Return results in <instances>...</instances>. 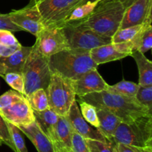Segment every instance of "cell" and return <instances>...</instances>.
Listing matches in <instances>:
<instances>
[{"label":"cell","instance_id":"cell-1","mask_svg":"<svg viewBox=\"0 0 152 152\" xmlns=\"http://www.w3.org/2000/svg\"><path fill=\"white\" fill-rule=\"evenodd\" d=\"M79 99L89 103L95 108L108 110L123 122H130L144 115L152 114L151 112L140 104L135 98L113 93L108 90L88 94L79 97Z\"/></svg>","mask_w":152,"mask_h":152},{"label":"cell","instance_id":"cell-2","mask_svg":"<svg viewBox=\"0 0 152 152\" xmlns=\"http://www.w3.org/2000/svg\"><path fill=\"white\" fill-rule=\"evenodd\" d=\"M52 73L75 80L83 75L98 66L91 58L90 51L81 49H68L48 58Z\"/></svg>","mask_w":152,"mask_h":152},{"label":"cell","instance_id":"cell-3","mask_svg":"<svg viewBox=\"0 0 152 152\" xmlns=\"http://www.w3.org/2000/svg\"><path fill=\"white\" fill-rule=\"evenodd\" d=\"M125 10L123 4L117 0H104L98 3L86 19L76 22L100 35L112 37L120 28Z\"/></svg>","mask_w":152,"mask_h":152},{"label":"cell","instance_id":"cell-4","mask_svg":"<svg viewBox=\"0 0 152 152\" xmlns=\"http://www.w3.org/2000/svg\"><path fill=\"white\" fill-rule=\"evenodd\" d=\"M48 58L42 55L35 46L28 55L22 74L24 78V95L28 97L39 89H47L52 72L48 63Z\"/></svg>","mask_w":152,"mask_h":152},{"label":"cell","instance_id":"cell-5","mask_svg":"<svg viewBox=\"0 0 152 152\" xmlns=\"http://www.w3.org/2000/svg\"><path fill=\"white\" fill-rule=\"evenodd\" d=\"M112 142L136 147H152V114L140 116L130 122L119 125Z\"/></svg>","mask_w":152,"mask_h":152},{"label":"cell","instance_id":"cell-6","mask_svg":"<svg viewBox=\"0 0 152 152\" xmlns=\"http://www.w3.org/2000/svg\"><path fill=\"white\" fill-rule=\"evenodd\" d=\"M45 91L50 108L59 116L65 117L76 100L72 80L56 73H52Z\"/></svg>","mask_w":152,"mask_h":152},{"label":"cell","instance_id":"cell-7","mask_svg":"<svg viewBox=\"0 0 152 152\" xmlns=\"http://www.w3.org/2000/svg\"><path fill=\"white\" fill-rule=\"evenodd\" d=\"M61 26L63 28L70 49L91 51L98 46L111 43V37L100 35L78 22L63 23Z\"/></svg>","mask_w":152,"mask_h":152},{"label":"cell","instance_id":"cell-8","mask_svg":"<svg viewBox=\"0 0 152 152\" xmlns=\"http://www.w3.org/2000/svg\"><path fill=\"white\" fill-rule=\"evenodd\" d=\"M81 0H37L35 4L45 28L61 26Z\"/></svg>","mask_w":152,"mask_h":152},{"label":"cell","instance_id":"cell-9","mask_svg":"<svg viewBox=\"0 0 152 152\" xmlns=\"http://www.w3.org/2000/svg\"><path fill=\"white\" fill-rule=\"evenodd\" d=\"M36 37L34 46L39 52L47 58L70 49L62 26L45 28Z\"/></svg>","mask_w":152,"mask_h":152},{"label":"cell","instance_id":"cell-10","mask_svg":"<svg viewBox=\"0 0 152 152\" xmlns=\"http://www.w3.org/2000/svg\"><path fill=\"white\" fill-rule=\"evenodd\" d=\"M8 14L14 25L35 37H37L45 28L39 12L34 3H30L28 6L19 10H12Z\"/></svg>","mask_w":152,"mask_h":152},{"label":"cell","instance_id":"cell-11","mask_svg":"<svg viewBox=\"0 0 152 152\" xmlns=\"http://www.w3.org/2000/svg\"><path fill=\"white\" fill-rule=\"evenodd\" d=\"M66 119L71 124L74 131L83 138L86 139L98 140V141L108 142V140L99 132L97 128L91 126L88 123L80 113L78 103L77 99L74 101L70 108L69 112L66 116Z\"/></svg>","mask_w":152,"mask_h":152},{"label":"cell","instance_id":"cell-12","mask_svg":"<svg viewBox=\"0 0 152 152\" xmlns=\"http://www.w3.org/2000/svg\"><path fill=\"white\" fill-rule=\"evenodd\" d=\"M0 114L5 121L13 124L17 128L28 126L36 120L34 110L26 98L0 110Z\"/></svg>","mask_w":152,"mask_h":152},{"label":"cell","instance_id":"cell-13","mask_svg":"<svg viewBox=\"0 0 152 152\" xmlns=\"http://www.w3.org/2000/svg\"><path fill=\"white\" fill-rule=\"evenodd\" d=\"M76 95L83 97L88 94L106 90L108 85L96 69L85 73L80 78L72 80Z\"/></svg>","mask_w":152,"mask_h":152},{"label":"cell","instance_id":"cell-14","mask_svg":"<svg viewBox=\"0 0 152 152\" xmlns=\"http://www.w3.org/2000/svg\"><path fill=\"white\" fill-rule=\"evenodd\" d=\"M152 0H134L125 10L120 28L141 25L151 16Z\"/></svg>","mask_w":152,"mask_h":152},{"label":"cell","instance_id":"cell-15","mask_svg":"<svg viewBox=\"0 0 152 152\" xmlns=\"http://www.w3.org/2000/svg\"><path fill=\"white\" fill-rule=\"evenodd\" d=\"M74 131L65 116H59L50 141L55 152L71 151V140Z\"/></svg>","mask_w":152,"mask_h":152},{"label":"cell","instance_id":"cell-16","mask_svg":"<svg viewBox=\"0 0 152 152\" xmlns=\"http://www.w3.org/2000/svg\"><path fill=\"white\" fill-rule=\"evenodd\" d=\"M18 128L31 140L38 152H55L51 141L42 131L36 120L28 126Z\"/></svg>","mask_w":152,"mask_h":152},{"label":"cell","instance_id":"cell-17","mask_svg":"<svg viewBox=\"0 0 152 152\" xmlns=\"http://www.w3.org/2000/svg\"><path fill=\"white\" fill-rule=\"evenodd\" d=\"M91 58L97 66L125 58L128 55L120 52L114 43L103 45L90 51Z\"/></svg>","mask_w":152,"mask_h":152},{"label":"cell","instance_id":"cell-18","mask_svg":"<svg viewBox=\"0 0 152 152\" xmlns=\"http://www.w3.org/2000/svg\"><path fill=\"white\" fill-rule=\"evenodd\" d=\"M96 110L99 120L97 129L108 141L112 142L114 132L123 121L114 113L105 109L96 108Z\"/></svg>","mask_w":152,"mask_h":152},{"label":"cell","instance_id":"cell-19","mask_svg":"<svg viewBox=\"0 0 152 152\" xmlns=\"http://www.w3.org/2000/svg\"><path fill=\"white\" fill-rule=\"evenodd\" d=\"M32 46H22L7 58H0V62L4 66L7 72L22 73Z\"/></svg>","mask_w":152,"mask_h":152},{"label":"cell","instance_id":"cell-20","mask_svg":"<svg viewBox=\"0 0 152 152\" xmlns=\"http://www.w3.org/2000/svg\"><path fill=\"white\" fill-rule=\"evenodd\" d=\"M133 57L137 66L139 72L140 86H152V62L148 60L144 54L139 51L133 52L131 55Z\"/></svg>","mask_w":152,"mask_h":152},{"label":"cell","instance_id":"cell-21","mask_svg":"<svg viewBox=\"0 0 152 152\" xmlns=\"http://www.w3.org/2000/svg\"><path fill=\"white\" fill-rule=\"evenodd\" d=\"M36 122L40 127L42 131L48 136L49 139H51L53 135L55 125L59 118V115L56 114L51 108L43 111H34Z\"/></svg>","mask_w":152,"mask_h":152},{"label":"cell","instance_id":"cell-22","mask_svg":"<svg viewBox=\"0 0 152 152\" xmlns=\"http://www.w3.org/2000/svg\"><path fill=\"white\" fill-rule=\"evenodd\" d=\"M21 46L11 31L0 30V58L10 56Z\"/></svg>","mask_w":152,"mask_h":152},{"label":"cell","instance_id":"cell-23","mask_svg":"<svg viewBox=\"0 0 152 152\" xmlns=\"http://www.w3.org/2000/svg\"><path fill=\"white\" fill-rule=\"evenodd\" d=\"M99 2V1H88V2L84 3V4L77 6L71 11L69 16L67 17V19L64 21L63 23L80 22V21L83 20L93 12V10H94L95 7H96Z\"/></svg>","mask_w":152,"mask_h":152},{"label":"cell","instance_id":"cell-24","mask_svg":"<svg viewBox=\"0 0 152 152\" xmlns=\"http://www.w3.org/2000/svg\"><path fill=\"white\" fill-rule=\"evenodd\" d=\"M26 98L34 111L40 112L50 108L45 89H37Z\"/></svg>","mask_w":152,"mask_h":152},{"label":"cell","instance_id":"cell-25","mask_svg":"<svg viewBox=\"0 0 152 152\" xmlns=\"http://www.w3.org/2000/svg\"><path fill=\"white\" fill-rule=\"evenodd\" d=\"M138 88H139L138 83L123 80L114 85H108V89L106 90L113 92V93L124 95V96L135 98Z\"/></svg>","mask_w":152,"mask_h":152},{"label":"cell","instance_id":"cell-26","mask_svg":"<svg viewBox=\"0 0 152 152\" xmlns=\"http://www.w3.org/2000/svg\"><path fill=\"white\" fill-rule=\"evenodd\" d=\"M143 23L134 26L128 27V28H119L111 37V43H119L132 41L142 29Z\"/></svg>","mask_w":152,"mask_h":152},{"label":"cell","instance_id":"cell-27","mask_svg":"<svg viewBox=\"0 0 152 152\" xmlns=\"http://www.w3.org/2000/svg\"><path fill=\"white\" fill-rule=\"evenodd\" d=\"M77 103L80 104L79 108H80V113L82 116L84 118L85 120L90 124L91 126L98 128L99 127V120H98L97 114H96V108L89 103L86 102L82 100H77Z\"/></svg>","mask_w":152,"mask_h":152},{"label":"cell","instance_id":"cell-28","mask_svg":"<svg viewBox=\"0 0 152 152\" xmlns=\"http://www.w3.org/2000/svg\"><path fill=\"white\" fill-rule=\"evenodd\" d=\"M135 98L152 113V86H140Z\"/></svg>","mask_w":152,"mask_h":152},{"label":"cell","instance_id":"cell-29","mask_svg":"<svg viewBox=\"0 0 152 152\" xmlns=\"http://www.w3.org/2000/svg\"><path fill=\"white\" fill-rule=\"evenodd\" d=\"M7 122V121H6ZM7 127H8L9 132L11 137L12 142H13L14 147L16 148V152H28L26 146H25V141L21 134V131L16 126L13 124L7 122Z\"/></svg>","mask_w":152,"mask_h":152},{"label":"cell","instance_id":"cell-30","mask_svg":"<svg viewBox=\"0 0 152 152\" xmlns=\"http://www.w3.org/2000/svg\"><path fill=\"white\" fill-rule=\"evenodd\" d=\"M3 78L6 83L13 89L24 95V78L22 73L7 72L4 75Z\"/></svg>","mask_w":152,"mask_h":152},{"label":"cell","instance_id":"cell-31","mask_svg":"<svg viewBox=\"0 0 152 152\" xmlns=\"http://www.w3.org/2000/svg\"><path fill=\"white\" fill-rule=\"evenodd\" d=\"M26 97L23 94L16 90H8L0 96V110L6 108L14 103L25 99Z\"/></svg>","mask_w":152,"mask_h":152},{"label":"cell","instance_id":"cell-32","mask_svg":"<svg viewBox=\"0 0 152 152\" xmlns=\"http://www.w3.org/2000/svg\"><path fill=\"white\" fill-rule=\"evenodd\" d=\"M91 152H117L114 142H103L98 140L86 139Z\"/></svg>","mask_w":152,"mask_h":152},{"label":"cell","instance_id":"cell-33","mask_svg":"<svg viewBox=\"0 0 152 152\" xmlns=\"http://www.w3.org/2000/svg\"><path fill=\"white\" fill-rule=\"evenodd\" d=\"M70 152H91L88 145L86 142V139L82 136L74 132L71 140V148Z\"/></svg>","mask_w":152,"mask_h":152},{"label":"cell","instance_id":"cell-34","mask_svg":"<svg viewBox=\"0 0 152 152\" xmlns=\"http://www.w3.org/2000/svg\"><path fill=\"white\" fill-rule=\"evenodd\" d=\"M0 140L2 142V143H4L6 145L8 146L9 148H10L13 151L16 152L14 145L12 142L11 137H10L8 127H7V122L1 114H0Z\"/></svg>","mask_w":152,"mask_h":152},{"label":"cell","instance_id":"cell-35","mask_svg":"<svg viewBox=\"0 0 152 152\" xmlns=\"http://www.w3.org/2000/svg\"><path fill=\"white\" fill-rule=\"evenodd\" d=\"M0 30H7L11 32L22 31L20 28L16 26L10 20L8 13L7 14H0Z\"/></svg>","mask_w":152,"mask_h":152},{"label":"cell","instance_id":"cell-36","mask_svg":"<svg viewBox=\"0 0 152 152\" xmlns=\"http://www.w3.org/2000/svg\"><path fill=\"white\" fill-rule=\"evenodd\" d=\"M117 152H152V147H136L121 143H114Z\"/></svg>","mask_w":152,"mask_h":152},{"label":"cell","instance_id":"cell-37","mask_svg":"<svg viewBox=\"0 0 152 152\" xmlns=\"http://www.w3.org/2000/svg\"><path fill=\"white\" fill-rule=\"evenodd\" d=\"M117 1H120V2L123 4V5L124 6L125 8L126 9L128 7H129V6H130L131 4L134 2V0H117Z\"/></svg>","mask_w":152,"mask_h":152},{"label":"cell","instance_id":"cell-38","mask_svg":"<svg viewBox=\"0 0 152 152\" xmlns=\"http://www.w3.org/2000/svg\"><path fill=\"white\" fill-rule=\"evenodd\" d=\"M6 73H7V69L4 67V66L0 62V77H3Z\"/></svg>","mask_w":152,"mask_h":152},{"label":"cell","instance_id":"cell-39","mask_svg":"<svg viewBox=\"0 0 152 152\" xmlns=\"http://www.w3.org/2000/svg\"><path fill=\"white\" fill-rule=\"evenodd\" d=\"M104 1V0H81V1H80V4H79L78 5H80V4H84V3L88 2V1Z\"/></svg>","mask_w":152,"mask_h":152},{"label":"cell","instance_id":"cell-40","mask_svg":"<svg viewBox=\"0 0 152 152\" xmlns=\"http://www.w3.org/2000/svg\"><path fill=\"white\" fill-rule=\"evenodd\" d=\"M36 1H37V0H31V2H35Z\"/></svg>","mask_w":152,"mask_h":152},{"label":"cell","instance_id":"cell-41","mask_svg":"<svg viewBox=\"0 0 152 152\" xmlns=\"http://www.w3.org/2000/svg\"><path fill=\"white\" fill-rule=\"evenodd\" d=\"M2 144H3V143H2V142H1V140H0V146H1V145H2Z\"/></svg>","mask_w":152,"mask_h":152},{"label":"cell","instance_id":"cell-42","mask_svg":"<svg viewBox=\"0 0 152 152\" xmlns=\"http://www.w3.org/2000/svg\"><path fill=\"white\" fill-rule=\"evenodd\" d=\"M58 152H68V151H58Z\"/></svg>","mask_w":152,"mask_h":152}]
</instances>
